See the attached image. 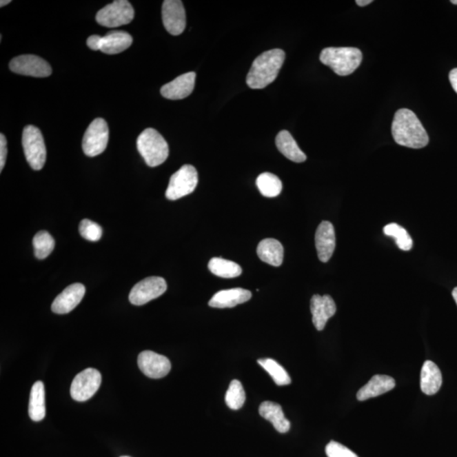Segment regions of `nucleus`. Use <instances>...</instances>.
<instances>
[{
    "instance_id": "nucleus-1",
    "label": "nucleus",
    "mask_w": 457,
    "mask_h": 457,
    "mask_svg": "<svg viewBox=\"0 0 457 457\" xmlns=\"http://www.w3.org/2000/svg\"><path fill=\"white\" fill-rule=\"evenodd\" d=\"M392 132L394 140L400 146L418 150L426 147L429 142L428 134L421 121L410 110L397 111L394 116Z\"/></svg>"
},
{
    "instance_id": "nucleus-2",
    "label": "nucleus",
    "mask_w": 457,
    "mask_h": 457,
    "mask_svg": "<svg viewBox=\"0 0 457 457\" xmlns=\"http://www.w3.org/2000/svg\"><path fill=\"white\" fill-rule=\"evenodd\" d=\"M285 59L282 50L265 52L255 59L247 77V84L252 89H262L276 79Z\"/></svg>"
},
{
    "instance_id": "nucleus-3",
    "label": "nucleus",
    "mask_w": 457,
    "mask_h": 457,
    "mask_svg": "<svg viewBox=\"0 0 457 457\" xmlns=\"http://www.w3.org/2000/svg\"><path fill=\"white\" fill-rule=\"evenodd\" d=\"M319 59L337 75L345 77L351 75L361 65L363 54L356 48H326L322 50Z\"/></svg>"
},
{
    "instance_id": "nucleus-4",
    "label": "nucleus",
    "mask_w": 457,
    "mask_h": 457,
    "mask_svg": "<svg viewBox=\"0 0 457 457\" xmlns=\"http://www.w3.org/2000/svg\"><path fill=\"white\" fill-rule=\"evenodd\" d=\"M136 145L137 150L148 166L161 165L168 158V143L155 129L144 130L137 139Z\"/></svg>"
},
{
    "instance_id": "nucleus-5",
    "label": "nucleus",
    "mask_w": 457,
    "mask_h": 457,
    "mask_svg": "<svg viewBox=\"0 0 457 457\" xmlns=\"http://www.w3.org/2000/svg\"><path fill=\"white\" fill-rule=\"evenodd\" d=\"M26 159L33 170L43 169L46 162V147L42 132L34 125H27L22 133Z\"/></svg>"
},
{
    "instance_id": "nucleus-6",
    "label": "nucleus",
    "mask_w": 457,
    "mask_h": 457,
    "mask_svg": "<svg viewBox=\"0 0 457 457\" xmlns=\"http://www.w3.org/2000/svg\"><path fill=\"white\" fill-rule=\"evenodd\" d=\"M135 16L131 3L128 0H115L97 13L96 21L105 28H118L131 23Z\"/></svg>"
},
{
    "instance_id": "nucleus-7",
    "label": "nucleus",
    "mask_w": 457,
    "mask_h": 457,
    "mask_svg": "<svg viewBox=\"0 0 457 457\" xmlns=\"http://www.w3.org/2000/svg\"><path fill=\"white\" fill-rule=\"evenodd\" d=\"M199 183V174L196 170L190 165L181 167L170 177L165 196L169 200L174 201L191 194L195 191Z\"/></svg>"
},
{
    "instance_id": "nucleus-8",
    "label": "nucleus",
    "mask_w": 457,
    "mask_h": 457,
    "mask_svg": "<svg viewBox=\"0 0 457 457\" xmlns=\"http://www.w3.org/2000/svg\"><path fill=\"white\" fill-rule=\"evenodd\" d=\"M109 142V126L102 118H97L84 134L83 150L89 157H95L105 152Z\"/></svg>"
},
{
    "instance_id": "nucleus-9",
    "label": "nucleus",
    "mask_w": 457,
    "mask_h": 457,
    "mask_svg": "<svg viewBox=\"0 0 457 457\" xmlns=\"http://www.w3.org/2000/svg\"><path fill=\"white\" fill-rule=\"evenodd\" d=\"M102 376L99 371L87 369L78 374L70 386V396L77 401H86L95 395L101 385Z\"/></svg>"
},
{
    "instance_id": "nucleus-10",
    "label": "nucleus",
    "mask_w": 457,
    "mask_h": 457,
    "mask_svg": "<svg viewBox=\"0 0 457 457\" xmlns=\"http://www.w3.org/2000/svg\"><path fill=\"white\" fill-rule=\"evenodd\" d=\"M166 290L167 283L165 278L158 276L148 277L134 286L130 292L129 300L136 306H142L162 296Z\"/></svg>"
},
{
    "instance_id": "nucleus-11",
    "label": "nucleus",
    "mask_w": 457,
    "mask_h": 457,
    "mask_svg": "<svg viewBox=\"0 0 457 457\" xmlns=\"http://www.w3.org/2000/svg\"><path fill=\"white\" fill-rule=\"evenodd\" d=\"M10 69L19 75L33 77H47L52 74L50 65L43 59L32 54L14 58L10 63Z\"/></svg>"
},
{
    "instance_id": "nucleus-12",
    "label": "nucleus",
    "mask_w": 457,
    "mask_h": 457,
    "mask_svg": "<svg viewBox=\"0 0 457 457\" xmlns=\"http://www.w3.org/2000/svg\"><path fill=\"white\" fill-rule=\"evenodd\" d=\"M162 19L166 31L173 36L184 32L187 17L183 3L180 0H165L162 6Z\"/></svg>"
},
{
    "instance_id": "nucleus-13",
    "label": "nucleus",
    "mask_w": 457,
    "mask_h": 457,
    "mask_svg": "<svg viewBox=\"0 0 457 457\" xmlns=\"http://www.w3.org/2000/svg\"><path fill=\"white\" fill-rule=\"evenodd\" d=\"M137 363L141 371L151 378L165 377L172 369V363L166 356L151 351L141 352Z\"/></svg>"
},
{
    "instance_id": "nucleus-14",
    "label": "nucleus",
    "mask_w": 457,
    "mask_h": 457,
    "mask_svg": "<svg viewBox=\"0 0 457 457\" xmlns=\"http://www.w3.org/2000/svg\"><path fill=\"white\" fill-rule=\"evenodd\" d=\"M86 288L83 284L75 283L66 287L58 295L52 304V311L57 314H69L79 305L83 300Z\"/></svg>"
},
{
    "instance_id": "nucleus-15",
    "label": "nucleus",
    "mask_w": 457,
    "mask_h": 457,
    "mask_svg": "<svg viewBox=\"0 0 457 457\" xmlns=\"http://www.w3.org/2000/svg\"><path fill=\"white\" fill-rule=\"evenodd\" d=\"M315 245L319 260L327 263L336 249V232L332 223L323 221L315 234Z\"/></svg>"
},
{
    "instance_id": "nucleus-16",
    "label": "nucleus",
    "mask_w": 457,
    "mask_h": 457,
    "mask_svg": "<svg viewBox=\"0 0 457 457\" xmlns=\"http://www.w3.org/2000/svg\"><path fill=\"white\" fill-rule=\"evenodd\" d=\"M311 313L315 328L321 332L330 318L336 313V305L329 295H314L311 299Z\"/></svg>"
},
{
    "instance_id": "nucleus-17",
    "label": "nucleus",
    "mask_w": 457,
    "mask_h": 457,
    "mask_svg": "<svg viewBox=\"0 0 457 457\" xmlns=\"http://www.w3.org/2000/svg\"><path fill=\"white\" fill-rule=\"evenodd\" d=\"M196 73L188 72L178 77L170 83L163 85L161 92L163 98L180 100L191 95L195 88Z\"/></svg>"
},
{
    "instance_id": "nucleus-18",
    "label": "nucleus",
    "mask_w": 457,
    "mask_h": 457,
    "mask_svg": "<svg viewBox=\"0 0 457 457\" xmlns=\"http://www.w3.org/2000/svg\"><path fill=\"white\" fill-rule=\"evenodd\" d=\"M395 386L396 381L392 377L388 375H374L369 383L359 389L356 394V398L361 401L374 398L392 391Z\"/></svg>"
},
{
    "instance_id": "nucleus-19",
    "label": "nucleus",
    "mask_w": 457,
    "mask_h": 457,
    "mask_svg": "<svg viewBox=\"0 0 457 457\" xmlns=\"http://www.w3.org/2000/svg\"><path fill=\"white\" fill-rule=\"evenodd\" d=\"M251 297L252 293L248 290L243 288L223 290L212 297L209 305L215 308H230L247 302Z\"/></svg>"
},
{
    "instance_id": "nucleus-20",
    "label": "nucleus",
    "mask_w": 457,
    "mask_h": 457,
    "mask_svg": "<svg viewBox=\"0 0 457 457\" xmlns=\"http://www.w3.org/2000/svg\"><path fill=\"white\" fill-rule=\"evenodd\" d=\"M259 414L272 423L278 433H287L291 429V423L285 417L281 406L272 401H265L259 407Z\"/></svg>"
},
{
    "instance_id": "nucleus-21",
    "label": "nucleus",
    "mask_w": 457,
    "mask_h": 457,
    "mask_svg": "<svg viewBox=\"0 0 457 457\" xmlns=\"http://www.w3.org/2000/svg\"><path fill=\"white\" fill-rule=\"evenodd\" d=\"M441 385L442 374L440 369L434 362L426 361L421 370L420 386L422 392L426 395L433 396L440 391Z\"/></svg>"
},
{
    "instance_id": "nucleus-22",
    "label": "nucleus",
    "mask_w": 457,
    "mask_h": 457,
    "mask_svg": "<svg viewBox=\"0 0 457 457\" xmlns=\"http://www.w3.org/2000/svg\"><path fill=\"white\" fill-rule=\"evenodd\" d=\"M133 39L128 32L112 31L103 37L100 51L107 54H116L131 47Z\"/></svg>"
},
{
    "instance_id": "nucleus-23",
    "label": "nucleus",
    "mask_w": 457,
    "mask_h": 457,
    "mask_svg": "<svg viewBox=\"0 0 457 457\" xmlns=\"http://www.w3.org/2000/svg\"><path fill=\"white\" fill-rule=\"evenodd\" d=\"M258 255L263 262L278 267L283 263L284 248L276 239H265L260 241L257 249Z\"/></svg>"
},
{
    "instance_id": "nucleus-24",
    "label": "nucleus",
    "mask_w": 457,
    "mask_h": 457,
    "mask_svg": "<svg viewBox=\"0 0 457 457\" xmlns=\"http://www.w3.org/2000/svg\"><path fill=\"white\" fill-rule=\"evenodd\" d=\"M29 417L34 422L42 421L46 416L45 389L42 381L36 382L32 385L30 394Z\"/></svg>"
},
{
    "instance_id": "nucleus-25",
    "label": "nucleus",
    "mask_w": 457,
    "mask_h": 457,
    "mask_svg": "<svg viewBox=\"0 0 457 457\" xmlns=\"http://www.w3.org/2000/svg\"><path fill=\"white\" fill-rule=\"evenodd\" d=\"M276 143L278 151L290 161L296 163L306 161V154L300 150L298 145L289 132L281 131L278 132Z\"/></svg>"
},
{
    "instance_id": "nucleus-26",
    "label": "nucleus",
    "mask_w": 457,
    "mask_h": 457,
    "mask_svg": "<svg viewBox=\"0 0 457 457\" xmlns=\"http://www.w3.org/2000/svg\"><path fill=\"white\" fill-rule=\"evenodd\" d=\"M209 269L214 276L221 278H235L241 276L243 270L236 263L221 258H212L209 263Z\"/></svg>"
},
{
    "instance_id": "nucleus-27",
    "label": "nucleus",
    "mask_w": 457,
    "mask_h": 457,
    "mask_svg": "<svg viewBox=\"0 0 457 457\" xmlns=\"http://www.w3.org/2000/svg\"><path fill=\"white\" fill-rule=\"evenodd\" d=\"M256 184L261 194L267 198H274L280 195L283 188L280 178L269 172L260 174L256 181Z\"/></svg>"
},
{
    "instance_id": "nucleus-28",
    "label": "nucleus",
    "mask_w": 457,
    "mask_h": 457,
    "mask_svg": "<svg viewBox=\"0 0 457 457\" xmlns=\"http://www.w3.org/2000/svg\"><path fill=\"white\" fill-rule=\"evenodd\" d=\"M258 363L272 377L277 385L281 386L291 384V377H290L287 372L276 361H274V360L271 358L259 359L258 360Z\"/></svg>"
},
{
    "instance_id": "nucleus-29",
    "label": "nucleus",
    "mask_w": 457,
    "mask_h": 457,
    "mask_svg": "<svg viewBox=\"0 0 457 457\" xmlns=\"http://www.w3.org/2000/svg\"><path fill=\"white\" fill-rule=\"evenodd\" d=\"M34 254L37 258L44 259L53 252L55 241L50 233L42 230L37 233L32 241Z\"/></svg>"
},
{
    "instance_id": "nucleus-30",
    "label": "nucleus",
    "mask_w": 457,
    "mask_h": 457,
    "mask_svg": "<svg viewBox=\"0 0 457 457\" xmlns=\"http://www.w3.org/2000/svg\"><path fill=\"white\" fill-rule=\"evenodd\" d=\"M384 233L386 236L394 237L396 240L397 247L401 250L409 251L414 245V241L411 238L409 234L400 225L392 223L385 225L384 227Z\"/></svg>"
},
{
    "instance_id": "nucleus-31",
    "label": "nucleus",
    "mask_w": 457,
    "mask_h": 457,
    "mask_svg": "<svg viewBox=\"0 0 457 457\" xmlns=\"http://www.w3.org/2000/svg\"><path fill=\"white\" fill-rule=\"evenodd\" d=\"M245 400H246V393H245L243 385L239 380H232L226 392V405L230 409L239 410L243 407Z\"/></svg>"
},
{
    "instance_id": "nucleus-32",
    "label": "nucleus",
    "mask_w": 457,
    "mask_h": 457,
    "mask_svg": "<svg viewBox=\"0 0 457 457\" xmlns=\"http://www.w3.org/2000/svg\"><path fill=\"white\" fill-rule=\"evenodd\" d=\"M79 232L81 236L89 241H98L103 235L101 226L89 219H83L81 222Z\"/></svg>"
},
{
    "instance_id": "nucleus-33",
    "label": "nucleus",
    "mask_w": 457,
    "mask_h": 457,
    "mask_svg": "<svg viewBox=\"0 0 457 457\" xmlns=\"http://www.w3.org/2000/svg\"><path fill=\"white\" fill-rule=\"evenodd\" d=\"M325 452L328 457H358L350 449L336 441L329 442L327 445Z\"/></svg>"
},
{
    "instance_id": "nucleus-34",
    "label": "nucleus",
    "mask_w": 457,
    "mask_h": 457,
    "mask_svg": "<svg viewBox=\"0 0 457 457\" xmlns=\"http://www.w3.org/2000/svg\"><path fill=\"white\" fill-rule=\"evenodd\" d=\"M7 141L3 133L0 134V172H2L3 167L6 165L7 158Z\"/></svg>"
},
{
    "instance_id": "nucleus-35",
    "label": "nucleus",
    "mask_w": 457,
    "mask_h": 457,
    "mask_svg": "<svg viewBox=\"0 0 457 457\" xmlns=\"http://www.w3.org/2000/svg\"><path fill=\"white\" fill-rule=\"evenodd\" d=\"M103 37L99 35H92L89 37L87 40V44L89 48H91L92 50L98 51L100 50V47H101Z\"/></svg>"
},
{
    "instance_id": "nucleus-36",
    "label": "nucleus",
    "mask_w": 457,
    "mask_h": 457,
    "mask_svg": "<svg viewBox=\"0 0 457 457\" xmlns=\"http://www.w3.org/2000/svg\"><path fill=\"white\" fill-rule=\"evenodd\" d=\"M449 78L453 89H454L457 94V68L452 70L451 72H449Z\"/></svg>"
},
{
    "instance_id": "nucleus-37",
    "label": "nucleus",
    "mask_w": 457,
    "mask_h": 457,
    "mask_svg": "<svg viewBox=\"0 0 457 457\" xmlns=\"http://www.w3.org/2000/svg\"><path fill=\"white\" fill-rule=\"evenodd\" d=\"M356 5L363 7L370 5L371 3H373V0H356Z\"/></svg>"
},
{
    "instance_id": "nucleus-38",
    "label": "nucleus",
    "mask_w": 457,
    "mask_h": 457,
    "mask_svg": "<svg viewBox=\"0 0 457 457\" xmlns=\"http://www.w3.org/2000/svg\"><path fill=\"white\" fill-rule=\"evenodd\" d=\"M10 2H11L10 0H1V1H0V6L1 7L6 6L8 5V3H10Z\"/></svg>"
},
{
    "instance_id": "nucleus-39",
    "label": "nucleus",
    "mask_w": 457,
    "mask_h": 457,
    "mask_svg": "<svg viewBox=\"0 0 457 457\" xmlns=\"http://www.w3.org/2000/svg\"><path fill=\"white\" fill-rule=\"evenodd\" d=\"M452 296H453V298H454V300L456 301V303L457 305V287H456L454 290H453Z\"/></svg>"
},
{
    "instance_id": "nucleus-40",
    "label": "nucleus",
    "mask_w": 457,
    "mask_h": 457,
    "mask_svg": "<svg viewBox=\"0 0 457 457\" xmlns=\"http://www.w3.org/2000/svg\"><path fill=\"white\" fill-rule=\"evenodd\" d=\"M451 3H454V5H457V0H452Z\"/></svg>"
},
{
    "instance_id": "nucleus-41",
    "label": "nucleus",
    "mask_w": 457,
    "mask_h": 457,
    "mask_svg": "<svg viewBox=\"0 0 457 457\" xmlns=\"http://www.w3.org/2000/svg\"><path fill=\"white\" fill-rule=\"evenodd\" d=\"M121 457H129V456H121Z\"/></svg>"
}]
</instances>
